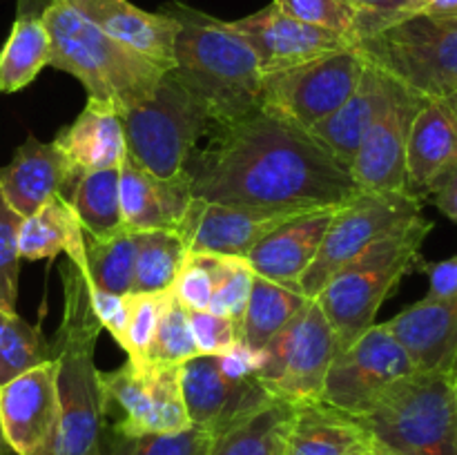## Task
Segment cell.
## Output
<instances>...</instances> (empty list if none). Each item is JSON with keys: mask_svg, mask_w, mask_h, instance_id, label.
Returning a JSON list of instances; mask_svg holds the SVG:
<instances>
[{"mask_svg": "<svg viewBox=\"0 0 457 455\" xmlns=\"http://www.w3.org/2000/svg\"><path fill=\"white\" fill-rule=\"evenodd\" d=\"M186 172L196 199L210 203L312 212L342 208L360 194L351 172L308 129L268 110L210 125Z\"/></svg>", "mask_w": 457, "mask_h": 455, "instance_id": "1", "label": "cell"}, {"mask_svg": "<svg viewBox=\"0 0 457 455\" xmlns=\"http://www.w3.org/2000/svg\"><path fill=\"white\" fill-rule=\"evenodd\" d=\"M62 319L52 348L61 422L49 455H103L105 409L101 370L94 364L103 326L92 308L87 279L67 259L61 263Z\"/></svg>", "mask_w": 457, "mask_h": 455, "instance_id": "2", "label": "cell"}, {"mask_svg": "<svg viewBox=\"0 0 457 455\" xmlns=\"http://www.w3.org/2000/svg\"><path fill=\"white\" fill-rule=\"evenodd\" d=\"M159 12L179 25L172 71L204 101L214 125L262 110L263 71L248 40L226 21L170 0Z\"/></svg>", "mask_w": 457, "mask_h": 455, "instance_id": "3", "label": "cell"}, {"mask_svg": "<svg viewBox=\"0 0 457 455\" xmlns=\"http://www.w3.org/2000/svg\"><path fill=\"white\" fill-rule=\"evenodd\" d=\"M40 18L52 40L49 67L76 76L87 89V98L125 112L156 92L163 67L107 36L74 7L49 0Z\"/></svg>", "mask_w": 457, "mask_h": 455, "instance_id": "4", "label": "cell"}, {"mask_svg": "<svg viewBox=\"0 0 457 455\" xmlns=\"http://www.w3.org/2000/svg\"><path fill=\"white\" fill-rule=\"evenodd\" d=\"M431 230L433 221L424 214L413 219L348 263L317 293L315 302L337 337L339 351L355 343L375 324L379 308L400 281L420 270L424 261L420 250Z\"/></svg>", "mask_w": 457, "mask_h": 455, "instance_id": "5", "label": "cell"}, {"mask_svg": "<svg viewBox=\"0 0 457 455\" xmlns=\"http://www.w3.org/2000/svg\"><path fill=\"white\" fill-rule=\"evenodd\" d=\"M357 419L382 455H457L455 377L415 370Z\"/></svg>", "mask_w": 457, "mask_h": 455, "instance_id": "6", "label": "cell"}, {"mask_svg": "<svg viewBox=\"0 0 457 455\" xmlns=\"http://www.w3.org/2000/svg\"><path fill=\"white\" fill-rule=\"evenodd\" d=\"M120 114L128 156L159 178L186 172L192 152L212 125L204 101L172 70L145 103Z\"/></svg>", "mask_w": 457, "mask_h": 455, "instance_id": "7", "label": "cell"}, {"mask_svg": "<svg viewBox=\"0 0 457 455\" xmlns=\"http://www.w3.org/2000/svg\"><path fill=\"white\" fill-rule=\"evenodd\" d=\"M357 49L424 101L457 94V18H406L360 38Z\"/></svg>", "mask_w": 457, "mask_h": 455, "instance_id": "8", "label": "cell"}, {"mask_svg": "<svg viewBox=\"0 0 457 455\" xmlns=\"http://www.w3.org/2000/svg\"><path fill=\"white\" fill-rule=\"evenodd\" d=\"M339 352L337 337L315 299L257 352L254 375L277 401L302 406L321 401L326 375Z\"/></svg>", "mask_w": 457, "mask_h": 455, "instance_id": "9", "label": "cell"}, {"mask_svg": "<svg viewBox=\"0 0 457 455\" xmlns=\"http://www.w3.org/2000/svg\"><path fill=\"white\" fill-rule=\"evenodd\" d=\"M254 366L257 352L244 343L226 355H196L179 366L192 426L217 437L275 401L254 375Z\"/></svg>", "mask_w": 457, "mask_h": 455, "instance_id": "10", "label": "cell"}, {"mask_svg": "<svg viewBox=\"0 0 457 455\" xmlns=\"http://www.w3.org/2000/svg\"><path fill=\"white\" fill-rule=\"evenodd\" d=\"M422 203L424 201L409 192H360L353 196L335 212L315 261L299 281L302 293L308 299H315L348 263L361 257L384 236L422 217Z\"/></svg>", "mask_w": 457, "mask_h": 455, "instance_id": "11", "label": "cell"}, {"mask_svg": "<svg viewBox=\"0 0 457 455\" xmlns=\"http://www.w3.org/2000/svg\"><path fill=\"white\" fill-rule=\"evenodd\" d=\"M366 58L360 49H342L293 70L263 76L262 107L311 129L348 101L360 85Z\"/></svg>", "mask_w": 457, "mask_h": 455, "instance_id": "12", "label": "cell"}, {"mask_svg": "<svg viewBox=\"0 0 457 455\" xmlns=\"http://www.w3.org/2000/svg\"><path fill=\"white\" fill-rule=\"evenodd\" d=\"M101 391L105 419L119 413L110 431L120 435L174 433L192 426L181 393L179 366L134 364L103 373Z\"/></svg>", "mask_w": 457, "mask_h": 455, "instance_id": "13", "label": "cell"}, {"mask_svg": "<svg viewBox=\"0 0 457 455\" xmlns=\"http://www.w3.org/2000/svg\"><path fill=\"white\" fill-rule=\"evenodd\" d=\"M415 370H420L418 364L395 335L384 324H373L355 343L335 355L321 401L353 418H361L393 384Z\"/></svg>", "mask_w": 457, "mask_h": 455, "instance_id": "14", "label": "cell"}, {"mask_svg": "<svg viewBox=\"0 0 457 455\" xmlns=\"http://www.w3.org/2000/svg\"><path fill=\"white\" fill-rule=\"evenodd\" d=\"M424 98L382 71L378 105L351 165L361 192H406V138Z\"/></svg>", "mask_w": 457, "mask_h": 455, "instance_id": "15", "label": "cell"}, {"mask_svg": "<svg viewBox=\"0 0 457 455\" xmlns=\"http://www.w3.org/2000/svg\"><path fill=\"white\" fill-rule=\"evenodd\" d=\"M230 25L254 49L263 76L293 70L342 49L357 47L355 40L337 31L297 21L281 12L275 3L239 21H232Z\"/></svg>", "mask_w": 457, "mask_h": 455, "instance_id": "16", "label": "cell"}, {"mask_svg": "<svg viewBox=\"0 0 457 455\" xmlns=\"http://www.w3.org/2000/svg\"><path fill=\"white\" fill-rule=\"evenodd\" d=\"M61 409L54 360L25 370L0 386V424L16 455H49Z\"/></svg>", "mask_w": 457, "mask_h": 455, "instance_id": "17", "label": "cell"}, {"mask_svg": "<svg viewBox=\"0 0 457 455\" xmlns=\"http://www.w3.org/2000/svg\"><path fill=\"white\" fill-rule=\"evenodd\" d=\"M297 214L303 212L237 208V205L210 203L192 196L177 228V235L183 239L187 252L245 259L263 236Z\"/></svg>", "mask_w": 457, "mask_h": 455, "instance_id": "18", "label": "cell"}, {"mask_svg": "<svg viewBox=\"0 0 457 455\" xmlns=\"http://www.w3.org/2000/svg\"><path fill=\"white\" fill-rule=\"evenodd\" d=\"M76 181L79 178L56 143H43L36 136H27L12 161L0 168V192L22 219L54 196L67 201Z\"/></svg>", "mask_w": 457, "mask_h": 455, "instance_id": "19", "label": "cell"}, {"mask_svg": "<svg viewBox=\"0 0 457 455\" xmlns=\"http://www.w3.org/2000/svg\"><path fill=\"white\" fill-rule=\"evenodd\" d=\"M457 165V114L446 98H427L406 138V192L424 201Z\"/></svg>", "mask_w": 457, "mask_h": 455, "instance_id": "20", "label": "cell"}, {"mask_svg": "<svg viewBox=\"0 0 457 455\" xmlns=\"http://www.w3.org/2000/svg\"><path fill=\"white\" fill-rule=\"evenodd\" d=\"M337 210L339 208H321L297 214L268 236H263L254 245L253 252L245 257L254 275L288 285V288L302 290L299 281L315 261L326 230Z\"/></svg>", "mask_w": 457, "mask_h": 455, "instance_id": "21", "label": "cell"}, {"mask_svg": "<svg viewBox=\"0 0 457 455\" xmlns=\"http://www.w3.org/2000/svg\"><path fill=\"white\" fill-rule=\"evenodd\" d=\"M92 25L119 43L137 49L170 71L174 67V43L179 25L163 12H145L129 0H62Z\"/></svg>", "mask_w": 457, "mask_h": 455, "instance_id": "22", "label": "cell"}, {"mask_svg": "<svg viewBox=\"0 0 457 455\" xmlns=\"http://www.w3.org/2000/svg\"><path fill=\"white\" fill-rule=\"evenodd\" d=\"M120 219L129 232L172 230L177 232L192 201L187 172L172 178H159L125 156L120 163Z\"/></svg>", "mask_w": 457, "mask_h": 455, "instance_id": "23", "label": "cell"}, {"mask_svg": "<svg viewBox=\"0 0 457 455\" xmlns=\"http://www.w3.org/2000/svg\"><path fill=\"white\" fill-rule=\"evenodd\" d=\"M409 351L420 370L457 373V294L449 299H420L400 315L384 321Z\"/></svg>", "mask_w": 457, "mask_h": 455, "instance_id": "24", "label": "cell"}, {"mask_svg": "<svg viewBox=\"0 0 457 455\" xmlns=\"http://www.w3.org/2000/svg\"><path fill=\"white\" fill-rule=\"evenodd\" d=\"M54 143L65 154L76 178L96 170L120 168L128 156L123 114L96 98H87L85 110L56 134Z\"/></svg>", "mask_w": 457, "mask_h": 455, "instance_id": "25", "label": "cell"}, {"mask_svg": "<svg viewBox=\"0 0 457 455\" xmlns=\"http://www.w3.org/2000/svg\"><path fill=\"white\" fill-rule=\"evenodd\" d=\"M373 449L361 422L326 401L295 406L286 455H361Z\"/></svg>", "mask_w": 457, "mask_h": 455, "instance_id": "26", "label": "cell"}, {"mask_svg": "<svg viewBox=\"0 0 457 455\" xmlns=\"http://www.w3.org/2000/svg\"><path fill=\"white\" fill-rule=\"evenodd\" d=\"M18 252L21 259L38 261L67 254L79 270H85V232L71 205L62 196H54L40 205L34 214L22 219L18 232Z\"/></svg>", "mask_w": 457, "mask_h": 455, "instance_id": "27", "label": "cell"}, {"mask_svg": "<svg viewBox=\"0 0 457 455\" xmlns=\"http://www.w3.org/2000/svg\"><path fill=\"white\" fill-rule=\"evenodd\" d=\"M379 87H382V71L366 62L360 85L348 96V101L339 110H335L328 119L320 120L308 129L348 172H351V165L355 161L357 150H360L366 128L373 119Z\"/></svg>", "mask_w": 457, "mask_h": 455, "instance_id": "28", "label": "cell"}, {"mask_svg": "<svg viewBox=\"0 0 457 455\" xmlns=\"http://www.w3.org/2000/svg\"><path fill=\"white\" fill-rule=\"evenodd\" d=\"M52 40L40 13L18 12L0 52V92L25 89L49 65Z\"/></svg>", "mask_w": 457, "mask_h": 455, "instance_id": "29", "label": "cell"}, {"mask_svg": "<svg viewBox=\"0 0 457 455\" xmlns=\"http://www.w3.org/2000/svg\"><path fill=\"white\" fill-rule=\"evenodd\" d=\"M306 302L308 297L302 290L288 288V285L254 275L244 326H241L244 346L254 352L262 351L288 321L295 319V315L306 306Z\"/></svg>", "mask_w": 457, "mask_h": 455, "instance_id": "30", "label": "cell"}, {"mask_svg": "<svg viewBox=\"0 0 457 455\" xmlns=\"http://www.w3.org/2000/svg\"><path fill=\"white\" fill-rule=\"evenodd\" d=\"M293 404L270 401L248 419L214 437L208 455H286V433Z\"/></svg>", "mask_w": 457, "mask_h": 455, "instance_id": "31", "label": "cell"}, {"mask_svg": "<svg viewBox=\"0 0 457 455\" xmlns=\"http://www.w3.org/2000/svg\"><path fill=\"white\" fill-rule=\"evenodd\" d=\"M134 263L137 244L134 235L125 228L105 236L85 232V270L89 290H103L110 294H129L134 285Z\"/></svg>", "mask_w": 457, "mask_h": 455, "instance_id": "32", "label": "cell"}, {"mask_svg": "<svg viewBox=\"0 0 457 455\" xmlns=\"http://www.w3.org/2000/svg\"><path fill=\"white\" fill-rule=\"evenodd\" d=\"M120 168L87 172L74 183L67 203L79 217L83 232L105 236L123 228L120 219Z\"/></svg>", "mask_w": 457, "mask_h": 455, "instance_id": "33", "label": "cell"}, {"mask_svg": "<svg viewBox=\"0 0 457 455\" xmlns=\"http://www.w3.org/2000/svg\"><path fill=\"white\" fill-rule=\"evenodd\" d=\"M137 244L132 293H165L187 259V248L172 230L132 232Z\"/></svg>", "mask_w": 457, "mask_h": 455, "instance_id": "34", "label": "cell"}, {"mask_svg": "<svg viewBox=\"0 0 457 455\" xmlns=\"http://www.w3.org/2000/svg\"><path fill=\"white\" fill-rule=\"evenodd\" d=\"M49 360L52 348L40 326L27 324L18 312L0 308V386Z\"/></svg>", "mask_w": 457, "mask_h": 455, "instance_id": "35", "label": "cell"}, {"mask_svg": "<svg viewBox=\"0 0 457 455\" xmlns=\"http://www.w3.org/2000/svg\"><path fill=\"white\" fill-rule=\"evenodd\" d=\"M214 437L208 431L187 426L174 433H145V435H103V455H208Z\"/></svg>", "mask_w": 457, "mask_h": 455, "instance_id": "36", "label": "cell"}, {"mask_svg": "<svg viewBox=\"0 0 457 455\" xmlns=\"http://www.w3.org/2000/svg\"><path fill=\"white\" fill-rule=\"evenodd\" d=\"M196 355L199 351H196L195 337H192L187 308L174 297L172 290H168L145 364L181 366Z\"/></svg>", "mask_w": 457, "mask_h": 455, "instance_id": "37", "label": "cell"}, {"mask_svg": "<svg viewBox=\"0 0 457 455\" xmlns=\"http://www.w3.org/2000/svg\"><path fill=\"white\" fill-rule=\"evenodd\" d=\"M253 281L254 270L245 259L217 254V285H214V294L208 310L244 326Z\"/></svg>", "mask_w": 457, "mask_h": 455, "instance_id": "38", "label": "cell"}, {"mask_svg": "<svg viewBox=\"0 0 457 455\" xmlns=\"http://www.w3.org/2000/svg\"><path fill=\"white\" fill-rule=\"evenodd\" d=\"M165 293L129 294L128 330H125V337L119 346L128 352V360L134 361V364H145L147 361V351H150L156 326H159L161 310H163Z\"/></svg>", "mask_w": 457, "mask_h": 455, "instance_id": "39", "label": "cell"}, {"mask_svg": "<svg viewBox=\"0 0 457 455\" xmlns=\"http://www.w3.org/2000/svg\"><path fill=\"white\" fill-rule=\"evenodd\" d=\"M272 3L297 21L337 31V34L355 40L357 45L360 16L348 0H272Z\"/></svg>", "mask_w": 457, "mask_h": 455, "instance_id": "40", "label": "cell"}, {"mask_svg": "<svg viewBox=\"0 0 457 455\" xmlns=\"http://www.w3.org/2000/svg\"><path fill=\"white\" fill-rule=\"evenodd\" d=\"M22 217L7 203L0 192V308L16 312L18 275H21V252L18 232Z\"/></svg>", "mask_w": 457, "mask_h": 455, "instance_id": "41", "label": "cell"}, {"mask_svg": "<svg viewBox=\"0 0 457 455\" xmlns=\"http://www.w3.org/2000/svg\"><path fill=\"white\" fill-rule=\"evenodd\" d=\"M217 285V254H187L172 284V294L187 310H208Z\"/></svg>", "mask_w": 457, "mask_h": 455, "instance_id": "42", "label": "cell"}, {"mask_svg": "<svg viewBox=\"0 0 457 455\" xmlns=\"http://www.w3.org/2000/svg\"><path fill=\"white\" fill-rule=\"evenodd\" d=\"M187 319L199 355H226L232 348L244 343L241 326L228 317L212 310H187Z\"/></svg>", "mask_w": 457, "mask_h": 455, "instance_id": "43", "label": "cell"}, {"mask_svg": "<svg viewBox=\"0 0 457 455\" xmlns=\"http://www.w3.org/2000/svg\"><path fill=\"white\" fill-rule=\"evenodd\" d=\"M360 16L357 40L388 25L418 16L420 0H348Z\"/></svg>", "mask_w": 457, "mask_h": 455, "instance_id": "44", "label": "cell"}, {"mask_svg": "<svg viewBox=\"0 0 457 455\" xmlns=\"http://www.w3.org/2000/svg\"><path fill=\"white\" fill-rule=\"evenodd\" d=\"M92 294V308L96 312L98 321L103 328L116 339L123 342L125 330H128L129 321V294H110L103 290H89Z\"/></svg>", "mask_w": 457, "mask_h": 455, "instance_id": "45", "label": "cell"}, {"mask_svg": "<svg viewBox=\"0 0 457 455\" xmlns=\"http://www.w3.org/2000/svg\"><path fill=\"white\" fill-rule=\"evenodd\" d=\"M420 272H427L428 277V293L424 299H449L457 294V254L442 261H422Z\"/></svg>", "mask_w": 457, "mask_h": 455, "instance_id": "46", "label": "cell"}, {"mask_svg": "<svg viewBox=\"0 0 457 455\" xmlns=\"http://www.w3.org/2000/svg\"><path fill=\"white\" fill-rule=\"evenodd\" d=\"M427 199H431L433 205L457 226V165L437 178Z\"/></svg>", "mask_w": 457, "mask_h": 455, "instance_id": "47", "label": "cell"}, {"mask_svg": "<svg viewBox=\"0 0 457 455\" xmlns=\"http://www.w3.org/2000/svg\"><path fill=\"white\" fill-rule=\"evenodd\" d=\"M418 16L457 18V0H420Z\"/></svg>", "mask_w": 457, "mask_h": 455, "instance_id": "48", "label": "cell"}, {"mask_svg": "<svg viewBox=\"0 0 457 455\" xmlns=\"http://www.w3.org/2000/svg\"><path fill=\"white\" fill-rule=\"evenodd\" d=\"M7 440H4V433H3V424H0V455H4V451H7Z\"/></svg>", "mask_w": 457, "mask_h": 455, "instance_id": "49", "label": "cell"}, {"mask_svg": "<svg viewBox=\"0 0 457 455\" xmlns=\"http://www.w3.org/2000/svg\"><path fill=\"white\" fill-rule=\"evenodd\" d=\"M446 101L451 103V107H453L455 114H457V94H453V96H449V98H446Z\"/></svg>", "mask_w": 457, "mask_h": 455, "instance_id": "50", "label": "cell"}, {"mask_svg": "<svg viewBox=\"0 0 457 455\" xmlns=\"http://www.w3.org/2000/svg\"><path fill=\"white\" fill-rule=\"evenodd\" d=\"M361 455H379V453L375 449H370V451H366V453H361Z\"/></svg>", "mask_w": 457, "mask_h": 455, "instance_id": "51", "label": "cell"}, {"mask_svg": "<svg viewBox=\"0 0 457 455\" xmlns=\"http://www.w3.org/2000/svg\"><path fill=\"white\" fill-rule=\"evenodd\" d=\"M455 386H457V373H455Z\"/></svg>", "mask_w": 457, "mask_h": 455, "instance_id": "52", "label": "cell"}, {"mask_svg": "<svg viewBox=\"0 0 457 455\" xmlns=\"http://www.w3.org/2000/svg\"><path fill=\"white\" fill-rule=\"evenodd\" d=\"M379 455H382V453H379Z\"/></svg>", "mask_w": 457, "mask_h": 455, "instance_id": "53", "label": "cell"}, {"mask_svg": "<svg viewBox=\"0 0 457 455\" xmlns=\"http://www.w3.org/2000/svg\"><path fill=\"white\" fill-rule=\"evenodd\" d=\"M21 3H22V0H21Z\"/></svg>", "mask_w": 457, "mask_h": 455, "instance_id": "54", "label": "cell"}]
</instances>
